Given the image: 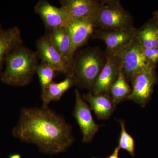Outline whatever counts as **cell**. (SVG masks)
<instances>
[{"label": "cell", "instance_id": "obj_1", "mask_svg": "<svg viewBox=\"0 0 158 158\" xmlns=\"http://www.w3.org/2000/svg\"><path fill=\"white\" fill-rule=\"evenodd\" d=\"M22 142L35 144L46 154L64 152L74 141L71 126L48 107L23 108L12 131Z\"/></svg>", "mask_w": 158, "mask_h": 158}, {"label": "cell", "instance_id": "obj_2", "mask_svg": "<svg viewBox=\"0 0 158 158\" xmlns=\"http://www.w3.org/2000/svg\"><path fill=\"white\" fill-rule=\"evenodd\" d=\"M38 56L37 52L22 45L15 49L5 59L6 67L0 75L1 81L11 86L27 85L36 73Z\"/></svg>", "mask_w": 158, "mask_h": 158}, {"label": "cell", "instance_id": "obj_3", "mask_svg": "<svg viewBox=\"0 0 158 158\" xmlns=\"http://www.w3.org/2000/svg\"><path fill=\"white\" fill-rule=\"evenodd\" d=\"M106 61L98 48L88 49L74 57L72 69L76 85L92 90Z\"/></svg>", "mask_w": 158, "mask_h": 158}, {"label": "cell", "instance_id": "obj_4", "mask_svg": "<svg viewBox=\"0 0 158 158\" xmlns=\"http://www.w3.org/2000/svg\"><path fill=\"white\" fill-rule=\"evenodd\" d=\"M94 19L96 27L104 30H128L134 27L128 11L116 0L101 1Z\"/></svg>", "mask_w": 158, "mask_h": 158}, {"label": "cell", "instance_id": "obj_5", "mask_svg": "<svg viewBox=\"0 0 158 158\" xmlns=\"http://www.w3.org/2000/svg\"><path fill=\"white\" fill-rule=\"evenodd\" d=\"M118 56L121 61V70L128 81L134 75L153 65L145 57L144 48L136 34L127 47Z\"/></svg>", "mask_w": 158, "mask_h": 158}, {"label": "cell", "instance_id": "obj_6", "mask_svg": "<svg viewBox=\"0 0 158 158\" xmlns=\"http://www.w3.org/2000/svg\"><path fill=\"white\" fill-rule=\"evenodd\" d=\"M157 80L156 66L153 65L134 75L131 80V93L127 99L144 107L151 98Z\"/></svg>", "mask_w": 158, "mask_h": 158}, {"label": "cell", "instance_id": "obj_7", "mask_svg": "<svg viewBox=\"0 0 158 158\" xmlns=\"http://www.w3.org/2000/svg\"><path fill=\"white\" fill-rule=\"evenodd\" d=\"M137 29L104 30L99 29L95 31L94 37L101 40L106 46L105 54L116 56L129 45L135 37Z\"/></svg>", "mask_w": 158, "mask_h": 158}, {"label": "cell", "instance_id": "obj_8", "mask_svg": "<svg viewBox=\"0 0 158 158\" xmlns=\"http://www.w3.org/2000/svg\"><path fill=\"white\" fill-rule=\"evenodd\" d=\"M75 97L73 115L82 133V141L89 143L98 131L100 126L95 123L91 114V109L83 99L77 89L75 90Z\"/></svg>", "mask_w": 158, "mask_h": 158}, {"label": "cell", "instance_id": "obj_9", "mask_svg": "<svg viewBox=\"0 0 158 158\" xmlns=\"http://www.w3.org/2000/svg\"><path fill=\"white\" fill-rule=\"evenodd\" d=\"M35 11L41 18L46 27L51 31L67 28L72 21L63 9L51 5L45 0H41L37 2Z\"/></svg>", "mask_w": 158, "mask_h": 158}, {"label": "cell", "instance_id": "obj_10", "mask_svg": "<svg viewBox=\"0 0 158 158\" xmlns=\"http://www.w3.org/2000/svg\"><path fill=\"white\" fill-rule=\"evenodd\" d=\"M106 64L91 90L94 94H109L112 85L116 82L121 69V63L118 56H106Z\"/></svg>", "mask_w": 158, "mask_h": 158}, {"label": "cell", "instance_id": "obj_11", "mask_svg": "<svg viewBox=\"0 0 158 158\" xmlns=\"http://www.w3.org/2000/svg\"><path fill=\"white\" fill-rule=\"evenodd\" d=\"M38 56L41 58V62L53 66L57 71L68 76L73 74V72L65 64L61 55L51 41L49 34L40 37L37 41Z\"/></svg>", "mask_w": 158, "mask_h": 158}, {"label": "cell", "instance_id": "obj_12", "mask_svg": "<svg viewBox=\"0 0 158 158\" xmlns=\"http://www.w3.org/2000/svg\"><path fill=\"white\" fill-rule=\"evenodd\" d=\"M61 8L72 21L94 18L101 2L96 0H62Z\"/></svg>", "mask_w": 158, "mask_h": 158}, {"label": "cell", "instance_id": "obj_13", "mask_svg": "<svg viewBox=\"0 0 158 158\" xmlns=\"http://www.w3.org/2000/svg\"><path fill=\"white\" fill-rule=\"evenodd\" d=\"M96 24L94 18L72 21L67 27L71 40L73 53L88 41L94 32Z\"/></svg>", "mask_w": 158, "mask_h": 158}, {"label": "cell", "instance_id": "obj_14", "mask_svg": "<svg viewBox=\"0 0 158 158\" xmlns=\"http://www.w3.org/2000/svg\"><path fill=\"white\" fill-rule=\"evenodd\" d=\"M82 98L88 103L98 119H109L116 110L109 94H94L90 92L84 94Z\"/></svg>", "mask_w": 158, "mask_h": 158}, {"label": "cell", "instance_id": "obj_15", "mask_svg": "<svg viewBox=\"0 0 158 158\" xmlns=\"http://www.w3.org/2000/svg\"><path fill=\"white\" fill-rule=\"evenodd\" d=\"M48 34L51 41L65 64L73 71L74 54L73 52L71 40L68 29L62 28L56 29L51 31Z\"/></svg>", "mask_w": 158, "mask_h": 158}, {"label": "cell", "instance_id": "obj_16", "mask_svg": "<svg viewBox=\"0 0 158 158\" xmlns=\"http://www.w3.org/2000/svg\"><path fill=\"white\" fill-rule=\"evenodd\" d=\"M22 44L21 34L18 28L2 30L0 33V75L6 57Z\"/></svg>", "mask_w": 158, "mask_h": 158}, {"label": "cell", "instance_id": "obj_17", "mask_svg": "<svg viewBox=\"0 0 158 158\" xmlns=\"http://www.w3.org/2000/svg\"><path fill=\"white\" fill-rule=\"evenodd\" d=\"M74 85H76V80L74 74L68 76L62 81L51 83L42 90L41 98L43 106L48 107L51 102L59 100L65 92Z\"/></svg>", "mask_w": 158, "mask_h": 158}, {"label": "cell", "instance_id": "obj_18", "mask_svg": "<svg viewBox=\"0 0 158 158\" xmlns=\"http://www.w3.org/2000/svg\"><path fill=\"white\" fill-rule=\"evenodd\" d=\"M136 35L143 48H158V23L154 19L137 29Z\"/></svg>", "mask_w": 158, "mask_h": 158}, {"label": "cell", "instance_id": "obj_19", "mask_svg": "<svg viewBox=\"0 0 158 158\" xmlns=\"http://www.w3.org/2000/svg\"><path fill=\"white\" fill-rule=\"evenodd\" d=\"M132 92V88L128 83L121 69L116 82L110 89V94L114 106L127 99Z\"/></svg>", "mask_w": 158, "mask_h": 158}, {"label": "cell", "instance_id": "obj_20", "mask_svg": "<svg viewBox=\"0 0 158 158\" xmlns=\"http://www.w3.org/2000/svg\"><path fill=\"white\" fill-rule=\"evenodd\" d=\"M57 71L53 66L49 64L41 62L37 66L36 73L39 78L40 83L43 90L53 82L55 72Z\"/></svg>", "mask_w": 158, "mask_h": 158}, {"label": "cell", "instance_id": "obj_21", "mask_svg": "<svg viewBox=\"0 0 158 158\" xmlns=\"http://www.w3.org/2000/svg\"><path fill=\"white\" fill-rule=\"evenodd\" d=\"M121 127V131L118 138V147L128 152L133 157L135 155V142L134 138L126 129L123 120L118 121Z\"/></svg>", "mask_w": 158, "mask_h": 158}, {"label": "cell", "instance_id": "obj_22", "mask_svg": "<svg viewBox=\"0 0 158 158\" xmlns=\"http://www.w3.org/2000/svg\"><path fill=\"white\" fill-rule=\"evenodd\" d=\"M144 52L148 62L156 66L158 62V48H144Z\"/></svg>", "mask_w": 158, "mask_h": 158}, {"label": "cell", "instance_id": "obj_23", "mask_svg": "<svg viewBox=\"0 0 158 158\" xmlns=\"http://www.w3.org/2000/svg\"><path fill=\"white\" fill-rule=\"evenodd\" d=\"M119 150H120V148L117 146V147H116L115 149H114V151L112 153V154L107 158H118V152H119Z\"/></svg>", "mask_w": 158, "mask_h": 158}, {"label": "cell", "instance_id": "obj_24", "mask_svg": "<svg viewBox=\"0 0 158 158\" xmlns=\"http://www.w3.org/2000/svg\"><path fill=\"white\" fill-rule=\"evenodd\" d=\"M9 158H22V157L19 154H13L9 156Z\"/></svg>", "mask_w": 158, "mask_h": 158}, {"label": "cell", "instance_id": "obj_25", "mask_svg": "<svg viewBox=\"0 0 158 158\" xmlns=\"http://www.w3.org/2000/svg\"><path fill=\"white\" fill-rule=\"evenodd\" d=\"M154 20L156 22L158 23V11L155 13Z\"/></svg>", "mask_w": 158, "mask_h": 158}, {"label": "cell", "instance_id": "obj_26", "mask_svg": "<svg viewBox=\"0 0 158 158\" xmlns=\"http://www.w3.org/2000/svg\"><path fill=\"white\" fill-rule=\"evenodd\" d=\"M2 26H1V23H0V33L2 31Z\"/></svg>", "mask_w": 158, "mask_h": 158}]
</instances>
